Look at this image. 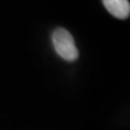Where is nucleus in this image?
<instances>
[{
    "instance_id": "obj_1",
    "label": "nucleus",
    "mask_w": 130,
    "mask_h": 130,
    "mask_svg": "<svg viewBox=\"0 0 130 130\" xmlns=\"http://www.w3.org/2000/svg\"><path fill=\"white\" fill-rule=\"evenodd\" d=\"M52 43L54 50L61 58L68 62L76 61L79 56L74 37L65 28H56L52 34Z\"/></svg>"
},
{
    "instance_id": "obj_2",
    "label": "nucleus",
    "mask_w": 130,
    "mask_h": 130,
    "mask_svg": "<svg viewBox=\"0 0 130 130\" xmlns=\"http://www.w3.org/2000/svg\"><path fill=\"white\" fill-rule=\"evenodd\" d=\"M105 9L113 16L126 20L130 14V3L128 0H102Z\"/></svg>"
}]
</instances>
